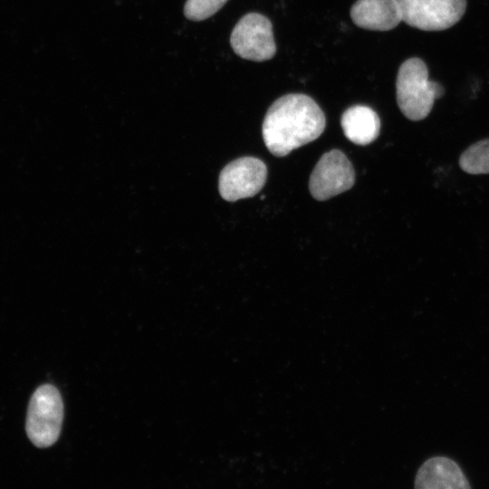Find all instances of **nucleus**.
I'll return each mask as SVG.
<instances>
[{
  "label": "nucleus",
  "mask_w": 489,
  "mask_h": 489,
  "mask_svg": "<svg viewBox=\"0 0 489 489\" xmlns=\"http://www.w3.org/2000/svg\"><path fill=\"white\" fill-rule=\"evenodd\" d=\"M63 405L59 390L53 385L40 386L32 395L25 422L26 434L37 447L53 445L61 433Z\"/></svg>",
  "instance_id": "3"
},
{
  "label": "nucleus",
  "mask_w": 489,
  "mask_h": 489,
  "mask_svg": "<svg viewBox=\"0 0 489 489\" xmlns=\"http://www.w3.org/2000/svg\"><path fill=\"white\" fill-rule=\"evenodd\" d=\"M227 0H187L184 14L191 21H203L221 9Z\"/></svg>",
  "instance_id": "12"
},
{
  "label": "nucleus",
  "mask_w": 489,
  "mask_h": 489,
  "mask_svg": "<svg viewBox=\"0 0 489 489\" xmlns=\"http://www.w3.org/2000/svg\"><path fill=\"white\" fill-rule=\"evenodd\" d=\"M340 125L344 135L358 145H368L374 141L380 130V120L369 107L355 105L341 115Z\"/></svg>",
  "instance_id": "10"
},
{
  "label": "nucleus",
  "mask_w": 489,
  "mask_h": 489,
  "mask_svg": "<svg viewBox=\"0 0 489 489\" xmlns=\"http://www.w3.org/2000/svg\"><path fill=\"white\" fill-rule=\"evenodd\" d=\"M325 124L323 111L311 97L286 94L269 107L263 122V139L272 154L283 157L319 138Z\"/></svg>",
  "instance_id": "1"
},
{
  "label": "nucleus",
  "mask_w": 489,
  "mask_h": 489,
  "mask_svg": "<svg viewBox=\"0 0 489 489\" xmlns=\"http://www.w3.org/2000/svg\"><path fill=\"white\" fill-rule=\"evenodd\" d=\"M350 17L357 26L374 31L391 30L402 21L396 0H357Z\"/></svg>",
  "instance_id": "9"
},
{
  "label": "nucleus",
  "mask_w": 489,
  "mask_h": 489,
  "mask_svg": "<svg viewBox=\"0 0 489 489\" xmlns=\"http://www.w3.org/2000/svg\"><path fill=\"white\" fill-rule=\"evenodd\" d=\"M444 94V87L428 79V69L423 60L412 57L400 65L396 80L397 102L408 120H424L435 101Z\"/></svg>",
  "instance_id": "2"
},
{
  "label": "nucleus",
  "mask_w": 489,
  "mask_h": 489,
  "mask_svg": "<svg viewBox=\"0 0 489 489\" xmlns=\"http://www.w3.org/2000/svg\"><path fill=\"white\" fill-rule=\"evenodd\" d=\"M267 168L259 158H239L228 163L219 176V193L226 201H236L256 195L264 186Z\"/></svg>",
  "instance_id": "7"
},
{
  "label": "nucleus",
  "mask_w": 489,
  "mask_h": 489,
  "mask_svg": "<svg viewBox=\"0 0 489 489\" xmlns=\"http://www.w3.org/2000/svg\"><path fill=\"white\" fill-rule=\"evenodd\" d=\"M355 172L348 158L339 149L324 153L317 162L309 180L312 196L320 201L329 199L351 188Z\"/></svg>",
  "instance_id": "6"
},
{
  "label": "nucleus",
  "mask_w": 489,
  "mask_h": 489,
  "mask_svg": "<svg viewBox=\"0 0 489 489\" xmlns=\"http://www.w3.org/2000/svg\"><path fill=\"white\" fill-rule=\"evenodd\" d=\"M459 166L468 174H488L489 139L479 140L468 147L459 158Z\"/></svg>",
  "instance_id": "11"
},
{
  "label": "nucleus",
  "mask_w": 489,
  "mask_h": 489,
  "mask_svg": "<svg viewBox=\"0 0 489 489\" xmlns=\"http://www.w3.org/2000/svg\"><path fill=\"white\" fill-rule=\"evenodd\" d=\"M230 44L235 54L254 62L270 60L276 53L272 24L258 13L246 14L237 22Z\"/></svg>",
  "instance_id": "5"
},
{
  "label": "nucleus",
  "mask_w": 489,
  "mask_h": 489,
  "mask_svg": "<svg viewBox=\"0 0 489 489\" xmlns=\"http://www.w3.org/2000/svg\"><path fill=\"white\" fill-rule=\"evenodd\" d=\"M402 21L423 31H442L458 23L466 0H396Z\"/></svg>",
  "instance_id": "4"
},
{
  "label": "nucleus",
  "mask_w": 489,
  "mask_h": 489,
  "mask_svg": "<svg viewBox=\"0 0 489 489\" xmlns=\"http://www.w3.org/2000/svg\"><path fill=\"white\" fill-rule=\"evenodd\" d=\"M415 488L467 489L471 488V485L456 462L445 456H434L419 467L415 479Z\"/></svg>",
  "instance_id": "8"
}]
</instances>
